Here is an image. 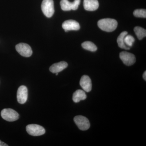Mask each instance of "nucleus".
Instances as JSON below:
<instances>
[{"instance_id":"nucleus-1","label":"nucleus","mask_w":146,"mask_h":146,"mask_svg":"<svg viewBox=\"0 0 146 146\" xmlns=\"http://www.w3.org/2000/svg\"><path fill=\"white\" fill-rule=\"evenodd\" d=\"M98 26L104 31L110 32L115 31L118 25L116 20L112 18H104L98 21Z\"/></svg>"},{"instance_id":"nucleus-2","label":"nucleus","mask_w":146,"mask_h":146,"mask_svg":"<svg viewBox=\"0 0 146 146\" xmlns=\"http://www.w3.org/2000/svg\"><path fill=\"white\" fill-rule=\"evenodd\" d=\"M41 8L42 12L47 18L52 17L54 12V5L53 0H43Z\"/></svg>"},{"instance_id":"nucleus-3","label":"nucleus","mask_w":146,"mask_h":146,"mask_svg":"<svg viewBox=\"0 0 146 146\" xmlns=\"http://www.w3.org/2000/svg\"><path fill=\"white\" fill-rule=\"evenodd\" d=\"M1 114L3 119L7 121H14L18 120L19 117V115L18 112L11 108L3 109Z\"/></svg>"},{"instance_id":"nucleus-4","label":"nucleus","mask_w":146,"mask_h":146,"mask_svg":"<svg viewBox=\"0 0 146 146\" xmlns=\"http://www.w3.org/2000/svg\"><path fill=\"white\" fill-rule=\"evenodd\" d=\"M26 130L29 134L33 136H42L46 132L43 127L36 124L28 125L27 126Z\"/></svg>"},{"instance_id":"nucleus-5","label":"nucleus","mask_w":146,"mask_h":146,"mask_svg":"<svg viewBox=\"0 0 146 146\" xmlns=\"http://www.w3.org/2000/svg\"><path fill=\"white\" fill-rule=\"evenodd\" d=\"M74 120L76 124L80 130H86L90 127V123L89 120L86 117L78 115L76 116Z\"/></svg>"},{"instance_id":"nucleus-6","label":"nucleus","mask_w":146,"mask_h":146,"mask_svg":"<svg viewBox=\"0 0 146 146\" xmlns=\"http://www.w3.org/2000/svg\"><path fill=\"white\" fill-rule=\"evenodd\" d=\"M80 0H74L73 2H70L68 0H61L60 5L61 9L64 11L77 10L80 4Z\"/></svg>"},{"instance_id":"nucleus-7","label":"nucleus","mask_w":146,"mask_h":146,"mask_svg":"<svg viewBox=\"0 0 146 146\" xmlns=\"http://www.w3.org/2000/svg\"><path fill=\"white\" fill-rule=\"evenodd\" d=\"M16 51L22 56L29 57L33 54L32 50L30 46L25 43H21L16 45Z\"/></svg>"},{"instance_id":"nucleus-8","label":"nucleus","mask_w":146,"mask_h":146,"mask_svg":"<svg viewBox=\"0 0 146 146\" xmlns=\"http://www.w3.org/2000/svg\"><path fill=\"white\" fill-rule=\"evenodd\" d=\"M119 57L124 64L127 66L133 65L136 62L135 55L131 53L125 51L122 52H120Z\"/></svg>"},{"instance_id":"nucleus-9","label":"nucleus","mask_w":146,"mask_h":146,"mask_svg":"<svg viewBox=\"0 0 146 146\" xmlns=\"http://www.w3.org/2000/svg\"><path fill=\"white\" fill-rule=\"evenodd\" d=\"M17 100L21 104H24L28 98V89L26 86L22 85L19 87L17 93Z\"/></svg>"},{"instance_id":"nucleus-10","label":"nucleus","mask_w":146,"mask_h":146,"mask_svg":"<svg viewBox=\"0 0 146 146\" xmlns=\"http://www.w3.org/2000/svg\"><path fill=\"white\" fill-rule=\"evenodd\" d=\"M62 27L65 32L70 31H78L80 29V25L78 22L74 20H70L65 21L62 24Z\"/></svg>"},{"instance_id":"nucleus-11","label":"nucleus","mask_w":146,"mask_h":146,"mask_svg":"<svg viewBox=\"0 0 146 146\" xmlns=\"http://www.w3.org/2000/svg\"><path fill=\"white\" fill-rule=\"evenodd\" d=\"M80 84L84 91L89 92L92 89V82L91 78L88 76L84 75L82 77Z\"/></svg>"},{"instance_id":"nucleus-12","label":"nucleus","mask_w":146,"mask_h":146,"mask_svg":"<svg viewBox=\"0 0 146 146\" xmlns=\"http://www.w3.org/2000/svg\"><path fill=\"white\" fill-rule=\"evenodd\" d=\"M83 5L85 10L94 11L98 8L99 3L98 0H84Z\"/></svg>"},{"instance_id":"nucleus-13","label":"nucleus","mask_w":146,"mask_h":146,"mask_svg":"<svg viewBox=\"0 0 146 146\" xmlns=\"http://www.w3.org/2000/svg\"><path fill=\"white\" fill-rule=\"evenodd\" d=\"M68 64L65 61H61L59 63L53 64L50 68V71L52 73H59L68 67Z\"/></svg>"},{"instance_id":"nucleus-14","label":"nucleus","mask_w":146,"mask_h":146,"mask_svg":"<svg viewBox=\"0 0 146 146\" xmlns=\"http://www.w3.org/2000/svg\"><path fill=\"white\" fill-rule=\"evenodd\" d=\"M86 93L84 91L78 89L73 94L72 99L74 102L78 103L81 100L86 99Z\"/></svg>"},{"instance_id":"nucleus-15","label":"nucleus","mask_w":146,"mask_h":146,"mask_svg":"<svg viewBox=\"0 0 146 146\" xmlns=\"http://www.w3.org/2000/svg\"><path fill=\"white\" fill-rule=\"evenodd\" d=\"M127 34V32L125 31L122 32L118 36L117 42L118 46L121 48L124 49L125 50H129L130 49L129 47L127 46L125 44L124 42L125 37Z\"/></svg>"},{"instance_id":"nucleus-16","label":"nucleus","mask_w":146,"mask_h":146,"mask_svg":"<svg viewBox=\"0 0 146 146\" xmlns=\"http://www.w3.org/2000/svg\"><path fill=\"white\" fill-rule=\"evenodd\" d=\"M134 31L139 40H142L146 36V31L140 27H136L134 28Z\"/></svg>"},{"instance_id":"nucleus-17","label":"nucleus","mask_w":146,"mask_h":146,"mask_svg":"<svg viewBox=\"0 0 146 146\" xmlns=\"http://www.w3.org/2000/svg\"><path fill=\"white\" fill-rule=\"evenodd\" d=\"M82 46L84 49L91 52H95L97 50V47L93 42L86 41L82 44Z\"/></svg>"},{"instance_id":"nucleus-18","label":"nucleus","mask_w":146,"mask_h":146,"mask_svg":"<svg viewBox=\"0 0 146 146\" xmlns=\"http://www.w3.org/2000/svg\"><path fill=\"white\" fill-rule=\"evenodd\" d=\"M134 42H135V39L131 35H127L125 37L124 42L125 44L129 48L133 46Z\"/></svg>"},{"instance_id":"nucleus-19","label":"nucleus","mask_w":146,"mask_h":146,"mask_svg":"<svg viewBox=\"0 0 146 146\" xmlns=\"http://www.w3.org/2000/svg\"><path fill=\"white\" fill-rule=\"evenodd\" d=\"M133 14L137 18H146V10L145 9H138L134 10Z\"/></svg>"},{"instance_id":"nucleus-20","label":"nucleus","mask_w":146,"mask_h":146,"mask_svg":"<svg viewBox=\"0 0 146 146\" xmlns=\"http://www.w3.org/2000/svg\"><path fill=\"white\" fill-rule=\"evenodd\" d=\"M8 145L5 144V143L0 141V146H8Z\"/></svg>"},{"instance_id":"nucleus-21","label":"nucleus","mask_w":146,"mask_h":146,"mask_svg":"<svg viewBox=\"0 0 146 146\" xmlns=\"http://www.w3.org/2000/svg\"><path fill=\"white\" fill-rule=\"evenodd\" d=\"M143 78L145 80H146V72L145 71L144 72L143 74Z\"/></svg>"},{"instance_id":"nucleus-22","label":"nucleus","mask_w":146,"mask_h":146,"mask_svg":"<svg viewBox=\"0 0 146 146\" xmlns=\"http://www.w3.org/2000/svg\"><path fill=\"white\" fill-rule=\"evenodd\" d=\"M58 73H56V75L57 76L58 75Z\"/></svg>"}]
</instances>
